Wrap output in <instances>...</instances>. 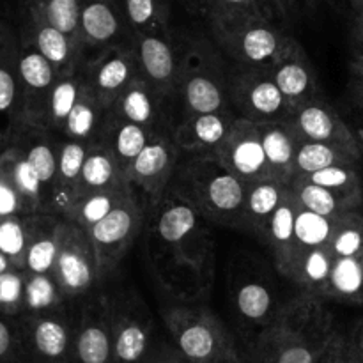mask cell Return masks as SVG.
I'll use <instances>...</instances> for the list:
<instances>
[{
  "mask_svg": "<svg viewBox=\"0 0 363 363\" xmlns=\"http://www.w3.org/2000/svg\"><path fill=\"white\" fill-rule=\"evenodd\" d=\"M145 255L167 298L206 303L215 286L211 225L188 202L167 191L147 213Z\"/></svg>",
  "mask_w": 363,
  "mask_h": 363,
  "instance_id": "1",
  "label": "cell"
},
{
  "mask_svg": "<svg viewBox=\"0 0 363 363\" xmlns=\"http://www.w3.org/2000/svg\"><path fill=\"white\" fill-rule=\"evenodd\" d=\"M333 332L325 301L300 293L286 300L275 321L252 340L243 363H319Z\"/></svg>",
  "mask_w": 363,
  "mask_h": 363,
  "instance_id": "2",
  "label": "cell"
},
{
  "mask_svg": "<svg viewBox=\"0 0 363 363\" xmlns=\"http://www.w3.org/2000/svg\"><path fill=\"white\" fill-rule=\"evenodd\" d=\"M169 191L188 202L209 225L240 229L247 183L215 158L183 156Z\"/></svg>",
  "mask_w": 363,
  "mask_h": 363,
  "instance_id": "3",
  "label": "cell"
},
{
  "mask_svg": "<svg viewBox=\"0 0 363 363\" xmlns=\"http://www.w3.org/2000/svg\"><path fill=\"white\" fill-rule=\"evenodd\" d=\"M181 71L174 113L176 126L186 117L230 108L227 59L215 41L204 35L181 38Z\"/></svg>",
  "mask_w": 363,
  "mask_h": 363,
  "instance_id": "4",
  "label": "cell"
},
{
  "mask_svg": "<svg viewBox=\"0 0 363 363\" xmlns=\"http://www.w3.org/2000/svg\"><path fill=\"white\" fill-rule=\"evenodd\" d=\"M160 315L174 346L188 363H243L233 333L206 303H186L167 298Z\"/></svg>",
  "mask_w": 363,
  "mask_h": 363,
  "instance_id": "5",
  "label": "cell"
},
{
  "mask_svg": "<svg viewBox=\"0 0 363 363\" xmlns=\"http://www.w3.org/2000/svg\"><path fill=\"white\" fill-rule=\"evenodd\" d=\"M293 35L282 25L257 16L243 23L211 30V39L220 52L236 67L269 69L279 60Z\"/></svg>",
  "mask_w": 363,
  "mask_h": 363,
  "instance_id": "6",
  "label": "cell"
},
{
  "mask_svg": "<svg viewBox=\"0 0 363 363\" xmlns=\"http://www.w3.org/2000/svg\"><path fill=\"white\" fill-rule=\"evenodd\" d=\"M227 92L233 112L248 123H275L293 116L294 108L277 87L269 69L230 66Z\"/></svg>",
  "mask_w": 363,
  "mask_h": 363,
  "instance_id": "7",
  "label": "cell"
},
{
  "mask_svg": "<svg viewBox=\"0 0 363 363\" xmlns=\"http://www.w3.org/2000/svg\"><path fill=\"white\" fill-rule=\"evenodd\" d=\"M147 213L149 208L144 199L131 190V194L106 218L89 230L98 255L101 279L112 275L138 236L144 233Z\"/></svg>",
  "mask_w": 363,
  "mask_h": 363,
  "instance_id": "8",
  "label": "cell"
},
{
  "mask_svg": "<svg viewBox=\"0 0 363 363\" xmlns=\"http://www.w3.org/2000/svg\"><path fill=\"white\" fill-rule=\"evenodd\" d=\"M53 277L69 303L91 296L103 280L91 234L66 218Z\"/></svg>",
  "mask_w": 363,
  "mask_h": 363,
  "instance_id": "9",
  "label": "cell"
},
{
  "mask_svg": "<svg viewBox=\"0 0 363 363\" xmlns=\"http://www.w3.org/2000/svg\"><path fill=\"white\" fill-rule=\"evenodd\" d=\"M131 46L140 78H144L158 94H162L174 110L183 57L181 38L174 35L170 28H163L135 35L131 39Z\"/></svg>",
  "mask_w": 363,
  "mask_h": 363,
  "instance_id": "10",
  "label": "cell"
},
{
  "mask_svg": "<svg viewBox=\"0 0 363 363\" xmlns=\"http://www.w3.org/2000/svg\"><path fill=\"white\" fill-rule=\"evenodd\" d=\"M155 321L135 289L113 294V363H144L155 350Z\"/></svg>",
  "mask_w": 363,
  "mask_h": 363,
  "instance_id": "11",
  "label": "cell"
},
{
  "mask_svg": "<svg viewBox=\"0 0 363 363\" xmlns=\"http://www.w3.org/2000/svg\"><path fill=\"white\" fill-rule=\"evenodd\" d=\"M73 363H113V294L96 291L78 305Z\"/></svg>",
  "mask_w": 363,
  "mask_h": 363,
  "instance_id": "12",
  "label": "cell"
},
{
  "mask_svg": "<svg viewBox=\"0 0 363 363\" xmlns=\"http://www.w3.org/2000/svg\"><path fill=\"white\" fill-rule=\"evenodd\" d=\"M78 305L38 318H20L30 363H73Z\"/></svg>",
  "mask_w": 363,
  "mask_h": 363,
  "instance_id": "13",
  "label": "cell"
},
{
  "mask_svg": "<svg viewBox=\"0 0 363 363\" xmlns=\"http://www.w3.org/2000/svg\"><path fill=\"white\" fill-rule=\"evenodd\" d=\"M181 158L183 152L176 145L172 135L160 133L152 135L130 167L128 183L144 199L149 209L169 191Z\"/></svg>",
  "mask_w": 363,
  "mask_h": 363,
  "instance_id": "14",
  "label": "cell"
},
{
  "mask_svg": "<svg viewBox=\"0 0 363 363\" xmlns=\"http://www.w3.org/2000/svg\"><path fill=\"white\" fill-rule=\"evenodd\" d=\"M286 301H279L275 287L257 273H238L230 280V307L245 335L250 342L268 328Z\"/></svg>",
  "mask_w": 363,
  "mask_h": 363,
  "instance_id": "15",
  "label": "cell"
},
{
  "mask_svg": "<svg viewBox=\"0 0 363 363\" xmlns=\"http://www.w3.org/2000/svg\"><path fill=\"white\" fill-rule=\"evenodd\" d=\"M87 87L106 108H112L124 89L138 77L131 43L110 46L85 60Z\"/></svg>",
  "mask_w": 363,
  "mask_h": 363,
  "instance_id": "16",
  "label": "cell"
},
{
  "mask_svg": "<svg viewBox=\"0 0 363 363\" xmlns=\"http://www.w3.org/2000/svg\"><path fill=\"white\" fill-rule=\"evenodd\" d=\"M18 67L21 82V124L45 128L50 92L59 74L34 45L21 38Z\"/></svg>",
  "mask_w": 363,
  "mask_h": 363,
  "instance_id": "17",
  "label": "cell"
},
{
  "mask_svg": "<svg viewBox=\"0 0 363 363\" xmlns=\"http://www.w3.org/2000/svg\"><path fill=\"white\" fill-rule=\"evenodd\" d=\"M110 113L142 126L151 135H172L176 117L172 105L138 74L113 103Z\"/></svg>",
  "mask_w": 363,
  "mask_h": 363,
  "instance_id": "18",
  "label": "cell"
},
{
  "mask_svg": "<svg viewBox=\"0 0 363 363\" xmlns=\"http://www.w3.org/2000/svg\"><path fill=\"white\" fill-rule=\"evenodd\" d=\"M289 121L300 131L303 140L333 145L362 158V147L357 135L323 96L298 105Z\"/></svg>",
  "mask_w": 363,
  "mask_h": 363,
  "instance_id": "19",
  "label": "cell"
},
{
  "mask_svg": "<svg viewBox=\"0 0 363 363\" xmlns=\"http://www.w3.org/2000/svg\"><path fill=\"white\" fill-rule=\"evenodd\" d=\"M20 35L0 20V142L9 145L21 124Z\"/></svg>",
  "mask_w": 363,
  "mask_h": 363,
  "instance_id": "20",
  "label": "cell"
},
{
  "mask_svg": "<svg viewBox=\"0 0 363 363\" xmlns=\"http://www.w3.org/2000/svg\"><path fill=\"white\" fill-rule=\"evenodd\" d=\"M20 38L34 45L41 55L48 60L59 77L77 73L85 66V50L82 43L52 27L39 14L21 7Z\"/></svg>",
  "mask_w": 363,
  "mask_h": 363,
  "instance_id": "21",
  "label": "cell"
},
{
  "mask_svg": "<svg viewBox=\"0 0 363 363\" xmlns=\"http://www.w3.org/2000/svg\"><path fill=\"white\" fill-rule=\"evenodd\" d=\"M215 160L243 183L272 177L257 124L240 117L234 123L229 137L216 151Z\"/></svg>",
  "mask_w": 363,
  "mask_h": 363,
  "instance_id": "22",
  "label": "cell"
},
{
  "mask_svg": "<svg viewBox=\"0 0 363 363\" xmlns=\"http://www.w3.org/2000/svg\"><path fill=\"white\" fill-rule=\"evenodd\" d=\"M80 39L87 53L92 55L116 45L131 43L130 28L117 0H82ZM91 55V57H92Z\"/></svg>",
  "mask_w": 363,
  "mask_h": 363,
  "instance_id": "23",
  "label": "cell"
},
{
  "mask_svg": "<svg viewBox=\"0 0 363 363\" xmlns=\"http://www.w3.org/2000/svg\"><path fill=\"white\" fill-rule=\"evenodd\" d=\"M238 116L233 108L213 113H199L181 121L174 130L172 138L183 156L215 158L220 145L225 142Z\"/></svg>",
  "mask_w": 363,
  "mask_h": 363,
  "instance_id": "24",
  "label": "cell"
},
{
  "mask_svg": "<svg viewBox=\"0 0 363 363\" xmlns=\"http://www.w3.org/2000/svg\"><path fill=\"white\" fill-rule=\"evenodd\" d=\"M11 144L20 147L25 158L32 165L41 181L43 194H45V213L52 215L53 191L57 184V165H59L60 137L48 131L46 128L21 124Z\"/></svg>",
  "mask_w": 363,
  "mask_h": 363,
  "instance_id": "25",
  "label": "cell"
},
{
  "mask_svg": "<svg viewBox=\"0 0 363 363\" xmlns=\"http://www.w3.org/2000/svg\"><path fill=\"white\" fill-rule=\"evenodd\" d=\"M277 87L280 89L293 108L311 99L321 98L318 78L311 57L296 38H291L289 45L284 50L275 64L269 67Z\"/></svg>",
  "mask_w": 363,
  "mask_h": 363,
  "instance_id": "26",
  "label": "cell"
},
{
  "mask_svg": "<svg viewBox=\"0 0 363 363\" xmlns=\"http://www.w3.org/2000/svg\"><path fill=\"white\" fill-rule=\"evenodd\" d=\"M257 130L268 160L269 176L280 183L289 184L294 177V162L303 137L289 119L257 124Z\"/></svg>",
  "mask_w": 363,
  "mask_h": 363,
  "instance_id": "27",
  "label": "cell"
},
{
  "mask_svg": "<svg viewBox=\"0 0 363 363\" xmlns=\"http://www.w3.org/2000/svg\"><path fill=\"white\" fill-rule=\"evenodd\" d=\"M64 218L50 213L32 215L30 241L25 255L23 272L27 275H46L53 273L57 255L62 240Z\"/></svg>",
  "mask_w": 363,
  "mask_h": 363,
  "instance_id": "28",
  "label": "cell"
},
{
  "mask_svg": "<svg viewBox=\"0 0 363 363\" xmlns=\"http://www.w3.org/2000/svg\"><path fill=\"white\" fill-rule=\"evenodd\" d=\"M286 191L287 184L280 183L273 177L247 183L240 230L255 236L259 241L264 240L266 229L279 209L280 202L286 197Z\"/></svg>",
  "mask_w": 363,
  "mask_h": 363,
  "instance_id": "29",
  "label": "cell"
},
{
  "mask_svg": "<svg viewBox=\"0 0 363 363\" xmlns=\"http://www.w3.org/2000/svg\"><path fill=\"white\" fill-rule=\"evenodd\" d=\"M298 211V199L294 197L293 191L287 186L286 197L280 202L279 209L273 215L268 229H266L262 243L268 247L272 254V261L275 264L277 272L280 275H286L289 266L300 254L296 245V236H294V223H296Z\"/></svg>",
  "mask_w": 363,
  "mask_h": 363,
  "instance_id": "30",
  "label": "cell"
},
{
  "mask_svg": "<svg viewBox=\"0 0 363 363\" xmlns=\"http://www.w3.org/2000/svg\"><path fill=\"white\" fill-rule=\"evenodd\" d=\"M91 145L85 142L69 140L60 137L59 165H57V184L53 191L52 215L64 216L74 204L78 195V183L84 169L85 158Z\"/></svg>",
  "mask_w": 363,
  "mask_h": 363,
  "instance_id": "31",
  "label": "cell"
},
{
  "mask_svg": "<svg viewBox=\"0 0 363 363\" xmlns=\"http://www.w3.org/2000/svg\"><path fill=\"white\" fill-rule=\"evenodd\" d=\"M333 255L328 247H319L314 250L301 252L289 266L284 279L300 289L301 294L314 300H328L330 275L333 268Z\"/></svg>",
  "mask_w": 363,
  "mask_h": 363,
  "instance_id": "32",
  "label": "cell"
},
{
  "mask_svg": "<svg viewBox=\"0 0 363 363\" xmlns=\"http://www.w3.org/2000/svg\"><path fill=\"white\" fill-rule=\"evenodd\" d=\"M128 184L130 183H128L126 174L123 172L112 152L103 144L91 145L80 174L77 201L96 191L112 190V188L128 186Z\"/></svg>",
  "mask_w": 363,
  "mask_h": 363,
  "instance_id": "33",
  "label": "cell"
},
{
  "mask_svg": "<svg viewBox=\"0 0 363 363\" xmlns=\"http://www.w3.org/2000/svg\"><path fill=\"white\" fill-rule=\"evenodd\" d=\"M151 137L152 135L142 126H137L130 121L119 119V117L108 112L99 144H103L112 152L113 158L117 160V163H119L121 169L128 177V170L133 165L142 149L151 140Z\"/></svg>",
  "mask_w": 363,
  "mask_h": 363,
  "instance_id": "34",
  "label": "cell"
},
{
  "mask_svg": "<svg viewBox=\"0 0 363 363\" xmlns=\"http://www.w3.org/2000/svg\"><path fill=\"white\" fill-rule=\"evenodd\" d=\"M287 186L298 199L301 208L318 213V215L328 216V218H339L346 213L358 211L363 204V199L360 197H351V195L326 190L318 184L308 183L303 177H293Z\"/></svg>",
  "mask_w": 363,
  "mask_h": 363,
  "instance_id": "35",
  "label": "cell"
},
{
  "mask_svg": "<svg viewBox=\"0 0 363 363\" xmlns=\"http://www.w3.org/2000/svg\"><path fill=\"white\" fill-rule=\"evenodd\" d=\"M108 112L110 110L87 87L71 112L60 137L85 142L89 145L99 144Z\"/></svg>",
  "mask_w": 363,
  "mask_h": 363,
  "instance_id": "36",
  "label": "cell"
},
{
  "mask_svg": "<svg viewBox=\"0 0 363 363\" xmlns=\"http://www.w3.org/2000/svg\"><path fill=\"white\" fill-rule=\"evenodd\" d=\"M87 89V78H85V69H78L77 73L67 74V77L57 78L52 92H50L48 108H46L45 128L57 137H60L69 119L71 112L77 106L78 99Z\"/></svg>",
  "mask_w": 363,
  "mask_h": 363,
  "instance_id": "37",
  "label": "cell"
},
{
  "mask_svg": "<svg viewBox=\"0 0 363 363\" xmlns=\"http://www.w3.org/2000/svg\"><path fill=\"white\" fill-rule=\"evenodd\" d=\"M4 152H6L7 163H9L14 186H16L21 202H23V215L30 216L45 213V194H43L41 181H39L38 174L32 169L28 160L25 158L20 147L13 144L7 145Z\"/></svg>",
  "mask_w": 363,
  "mask_h": 363,
  "instance_id": "38",
  "label": "cell"
},
{
  "mask_svg": "<svg viewBox=\"0 0 363 363\" xmlns=\"http://www.w3.org/2000/svg\"><path fill=\"white\" fill-rule=\"evenodd\" d=\"M131 190L133 188L128 184V186L112 188V190H103L91 195H85V197L78 199L71 206V209L62 218L77 223L78 227H82V229H85L89 233L92 227L98 225L103 218H106L131 194Z\"/></svg>",
  "mask_w": 363,
  "mask_h": 363,
  "instance_id": "39",
  "label": "cell"
},
{
  "mask_svg": "<svg viewBox=\"0 0 363 363\" xmlns=\"http://www.w3.org/2000/svg\"><path fill=\"white\" fill-rule=\"evenodd\" d=\"M71 305L78 303H69L66 300L53 273L27 275L21 318H38V315L52 314V312H59L62 308L71 307Z\"/></svg>",
  "mask_w": 363,
  "mask_h": 363,
  "instance_id": "40",
  "label": "cell"
},
{
  "mask_svg": "<svg viewBox=\"0 0 363 363\" xmlns=\"http://www.w3.org/2000/svg\"><path fill=\"white\" fill-rule=\"evenodd\" d=\"M131 39L145 32L170 28L169 0H117Z\"/></svg>",
  "mask_w": 363,
  "mask_h": 363,
  "instance_id": "41",
  "label": "cell"
},
{
  "mask_svg": "<svg viewBox=\"0 0 363 363\" xmlns=\"http://www.w3.org/2000/svg\"><path fill=\"white\" fill-rule=\"evenodd\" d=\"M328 300L363 305V254L333 261Z\"/></svg>",
  "mask_w": 363,
  "mask_h": 363,
  "instance_id": "42",
  "label": "cell"
},
{
  "mask_svg": "<svg viewBox=\"0 0 363 363\" xmlns=\"http://www.w3.org/2000/svg\"><path fill=\"white\" fill-rule=\"evenodd\" d=\"M21 7L39 14L52 27L59 28L74 41L80 39L82 0H21ZM84 46V45H82Z\"/></svg>",
  "mask_w": 363,
  "mask_h": 363,
  "instance_id": "43",
  "label": "cell"
},
{
  "mask_svg": "<svg viewBox=\"0 0 363 363\" xmlns=\"http://www.w3.org/2000/svg\"><path fill=\"white\" fill-rule=\"evenodd\" d=\"M360 156L347 152L344 149L333 147L328 144L303 140L294 162V177L308 176L330 167L342 165V163H358Z\"/></svg>",
  "mask_w": 363,
  "mask_h": 363,
  "instance_id": "44",
  "label": "cell"
},
{
  "mask_svg": "<svg viewBox=\"0 0 363 363\" xmlns=\"http://www.w3.org/2000/svg\"><path fill=\"white\" fill-rule=\"evenodd\" d=\"M337 218L318 215L308 209L301 208L298 202L296 223H294V236H296L298 250L307 252L319 247H328L330 238L335 229Z\"/></svg>",
  "mask_w": 363,
  "mask_h": 363,
  "instance_id": "45",
  "label": "cell"
},
{
  "mask_svg": "<svg viewBox=\"0 0 363 363\" xmlns=\"http://www.w3.org/2000/svg\"><path fill=\"white\" fill-rule=\"evenodd\" d=\"M333 259L357 257L363 254V211L346 213L335 222L328 243Z\"/></svg>",
  "mask_w": 363,
  "mask_h": 363,
  "instance_id": "46",
  "label": "cell"
},
{
  "mask_svg": "<svg viewBox=\"0 0 363 363\" xmlns=\"http://www.w3.org/2000/svg\"><path fill=\"white\" fill-rule=\"evenodd\" d=\"M202 14L208 18L211 30L233 27L252 18L262 16L255 0H204Z\"/></svg>",
  "mask_w": 363,
  "mask_h": 363,
  "instance_id": "47",
  "label": "cell"
},
{
  "mask_svg": "<svg viewBox=\"0 0 363 363\" xmlns=\"http://www.w3.org/2000/svg\"><path fill=\"white\" fill-rule=\"evenodd\" d=\"M30 216H9L0 220V252L16 268L23 269L28 241H30Z\"/></svg>",
  "mask_w": 363,
  "mask_h": 363,
  "instance_id": "48",
  "label": "cell"
},
{
  "mask_svg": "<svg viewBox=\"0 0 363 363\" xmlns=\"http://www.w3.org/2000/svg\"><path fill=\"white\" fill-rule=\"evenodd\" d=\"M298 177H303L308 183H314L318 186L326 188V190L337 191V194L363 199L362 177L360 170H358V163H342V165L330 167V169Z\"/></svg>",
  "mask_w": 363,
  "mask_h": 363,
  "instance_id": "49",
  "label": "cell"
},
{
  "mask_svg": "<svg viewBox=\"0 0 363 363\" xmlns=\"http://www.w3.org/2000/svg\"><path fill=\"white\" fill-rule=\"evenodd\" d=\"M0 363H30L20 318L0 314Z\"/></svg>",
  "mask_w": 363,
  "mask_h": 363,
  "instance_id": "50",
  "label": "cell"
},
{
  "mask_svg": "<svg viewBox=\"0 0 363 363\" xmlns=\"http://www.w3.org/2000/svg\"><path fill=\"white\" fill-rule=\"evenodd\" d=\"M27 273L20 268H11L0 275V314L21 318L25 300Z\"/></svg>",
  "mask_w": 363,
  "mask_h": 363,
  "instance_id": "51",
  "label": "cell"
},
{
  "mask_svg": "<svg viewBox=\"0 0 363 363\" xmlns=\"http://www.w3.org/2000/svg\"><path fill=\"white\" fill-rule=\"evenodd\" d=\"M6 149V147H4ZM9 216H25L23 202L20 194L14 186L13 176H11L9 163H7L6 152H0V220Z\"/></svg>",
  "mask_w": 363,
  "mask_h": 363,
  "instance_id": "52",
  "label": "cell"
},
{
  "mask_svg": "<svg viewBox=\"0 0 363 363\" xmlns=\"http://www.w3.org/2000/svg\"><path fill=\"white\" fill-rule=\"evenodd\" d=\"M319 363H362V360L351 342L350 333L335 328L319 358Z\"/></svg>",
  "mask_w": 363,
  "mask_h": 363,
  "instance_id": "53",
  "label": "cell"
},
{
  "mask_svg": "<svg viewBox=\"0 0 363 363\" xmlns=\"http://www.w3.org/2000/svg\"><path fill=\"white\" fill-rule=\"evenodd\" d=\"M350 96L351 101L363 113V57H353L350 64Z\"/></svg>",
  "mask_w": 363,
  "mask_h": 363,
  "instance_id": "54",
  "label": "cell"
},
{
  "mask_svg": "<svg viewBox=\"0 0 363 363\" xmlns=\"http://www.w3.org/2000/svg\"><path fill=\"white\" fill-rule=\"evenodd\" d=\"M255 4L266 20L275 21L279 25H282V21L291 16L286 0H255Z\"/></svg>",
  "mask_w": 363,
  "mask_h": 363,
  "instance_id": "55",
  "label": "cell"
},
{
  "mask_svg": "<svg viewBox=\"0 0 363 363\" xmlns=\"http://www.w3.org/2000/svg\"><path fill=\"white\" fill-rule=\"evenodd\" d=\"M351 52H353V57H363V2L353 9Z\"/></svg>",
  "mask_w": 363,
  "mask_h": 363,
  "instance_id": "56",
  "label": "cell"
},
{
  "mask_svg": "<svg viewBox=\"0 0 363 363\" xmlns=\"http://www.w3.org/2000/svg\"><path fill=\"white\" fill-rule=\"evenodd\" d=\"M144 363H188L176 346H160L151 351Z\"/></svg>",
  "mask_w": 363,
  "mask_h": 363,
  "instance_id": "57",
  "label": "cell"
},
{
  "mask_svg": "<svg viewBox=\"0 0 363 363\" xmlns=\"http://www.w3.org/2000/svg\"><path fill=\"white\" fill-rule=\"evenodd\" d=\"M347 333H350L351 342H353L354 350H357L358 357H360V360L363 363V319H360V321L351 328V332Z\"/></svg>",
  "mask_w": 363,
  "mask_h": 363,
  "instance_id": "58",
  "label": "cell"
},
{
  "mask_svg": "<svg viewBox=\"0 0 363 363\" xmlns=\"http://www.w3.org/2000/svg\"><path fill=\"white\" fill-rule=\"evenodd\" d=\"M286 2H287V9H289V14H293L296 13V11L308 9V7H312L315 2H319V0H286Z\"/></svg>",
  "mask_w": 363,
  "mask_h": 363,
  "instance_id": "59",
  "label": "cell"
},
{
  "mask_svg": "<svg viewBox=\"0 0 363 363\" xmlns=\"http://www.w3.org/2000/svg\"><path fill=\"white\" fill-rule=\"evenodd\" d=\"M184 4H186L188 9L195 11V13H201L204 11V0H183Z\"/></svg>",
  "mask_w": 363,
  "mask_h": 363,
  "instance_id": "60",
  "label": "cell"
},
{
  "mask_svg": "<svg viewBox=\"0 0 363 363\" xmlns=\"http://www.w3.org/2000/svg\"><path fill=\"white\" fill-rule=\"evenodd\" d=\"M11 268H16V266H14L13 262H11L9 259H7L6 255L0 252V275H2V273H6V272H9Z\"/></svg>",
  "mask_w": 363,
  "mask_h": 363,
  "instance_id": "61",
  "label": "cell"
},
{
  "mask_svg": "<svg viewBox=\"0 0 363 363\" xmlns=\"http://www.w3.org/2000/svg\"><path fill=\"white\" fill-rule=\"evenodd\" d=\"M362 2H363V0H350V4H351V9H354V7H357V6H360Z\"/></svg>",
  "mask_w": 363,
  "mask_h": 363,
  "instance_id": "62",
  "label": "cell"
},
{
  "mask_svg": "<svg viewBox=\"0 0 363 363\" xmlns=\"http://www.w3.org/2000/svg\"><path fill=\"white\" fill-rule=\"evenodd\" d=\"M2 145H4V144H2V142H0V147H2Z\"/></svg>",
  "mask_w": 363,
  "mask_h": 363,
  "instance_id": "63",
  "label": "cell"
}]
</instances>
